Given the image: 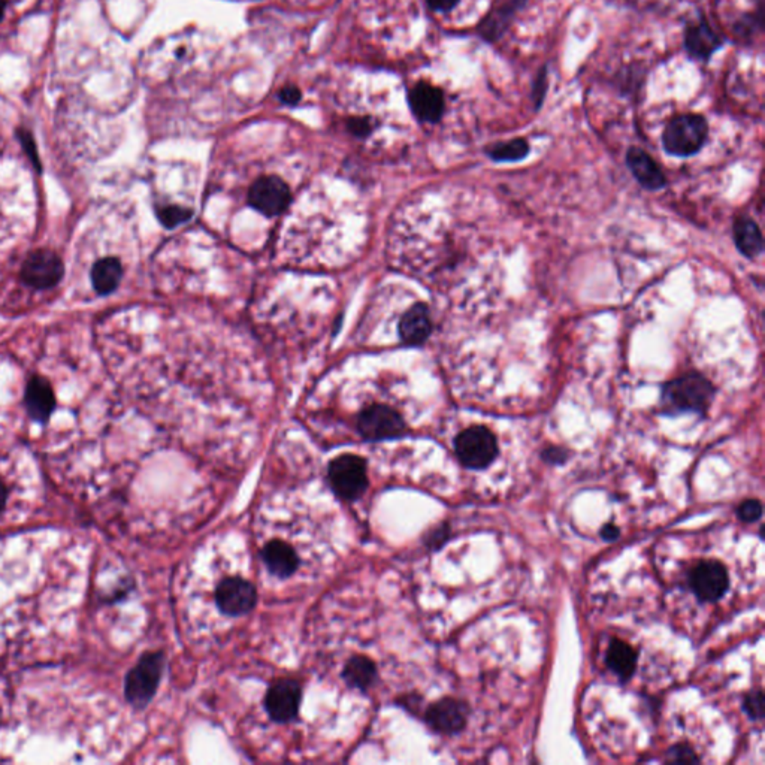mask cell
Returning a JSON list of instances; mask_svg holds the SVG:
<instances>
[{"label": "cell", "instance_id": "obj_1", "mask_svg": "<svg viewBox=\"0 0 765 765\" xmlns=\"http://www.w3.org/2000/svg\"><path fill=\"white\" fill-rule=\"evenodd\" d=\"M716 396V387L700 372H688L662 386L660 407L662 414L697 413L705 415Z\"/></svg>", "mask_w": 765, "mask_h": 765}, {"label": "cell", "instance_id": "obj_2", "mask_svg": "<svg viewBox=\"0 0 765 765\" xmlns=\"http://www.w3.org/2000/svg\"><path fill=\"white\" fill-rule=\"evenodd\" d=\"M167 658L162 651H145L124 678V697L132 707L142 710L158 694Z\"/></svg>", "mask_w": 765, "mask_h": 765}, {"label": "cell", "instance_id": "obj_3", "mask_svg": "<svg viewBox=\"0 0 765 765\" xmlns=\"http://www.w3.org/2000/svg\"><path fill=\"white\" fill-rule=\"evenodd\" d=\"M708 138V123L700 114H682L669 120L662 132V145L669 156L691 158L700 153Z\"/></svg>", "mask_w": 765, "mask_h": 765}, {"label": "cell", "instance_id": "obj_4", "mask_svg": "<svg viewBox=\"0 0 765 765\" xmlns=\"http://www.w3.org/2000/svg\"><path fill=\"white\" fill-rule=\"evenodd\" d=\"M328 481L333 494L342 501H356L369 486L367 460L358 455L338 456L328 467Z\"/></svg>", "mask_w": 765, "mask_h": 765}, {"label": "cell", "instance_id": "obj_5", "mask_svg": "<svg viewBox=\"0 0 765 765\" xmlns=\"http://www.w3.org/2000/svg\"><path fill=\"white\" fill-rule=\"evenodd\" d=\"M455 453L465 469H485L498 456V442L486 426H471L455 438Z\"/></svg>", "mask_w": 765, "mask_h": 765}, {"label": "cell", "instance_id": "obj_6", "mask_svg": "<svg viewBox=\"0 0 765 765\" xmlns=\"http://www.w3.org/2000/svg\"><path fill=\"white\" fill-rule=\"evenodd\" d=\"M22 281L35 290L53 289L65 277V265L53 250L40 249L32 251L23 263L20 272Z\"/></svg>", "mask_w": 765, "mask_h": 765}, {"label": "cell", "instance_id": "obj_7", "mask_svg": "<svg viewBox=\"0 0 765 765\" xmlns=\"http://www.w3.org/2000/svg\"><path fill=\"white\" fill-rule=\"evenodd\" d=\"M358 431L367 442H385L405 435L407 424L394 408L371 405L359 414Z\"/></svg>", "mask_w": 765, "mask_h": 765}, {"label": "cell", "instance_id": "obj_8", "mask_svg": "<svg viewBox=\"0 0 765 765\" xmlns=\"http://www.w3.org/2000/svg\"><path fill=\"white\" fill-rule=\"evenodd\" d=\"M215 604L226 616H244L256 607L258 590L245 578H226L215 589Z\"/></svg>", "mask_w": 765, "mask_h": 765}, {"label": "cell", "instance_id": "obj_9", "mask_svg": "<svg viewBox=\"0 0 765 765\" xmlns=\"http://www.w3.org/2000/svg\"><path fill=\"white\" fill-rule=\"evenodd\" d=\"M301 701V683L294 678H278L268 689L265 708L272 721L277 724H289L296 719Z\"/></svg>", "mask_w": 765, "mask_h": 765}, {"label": "cell", "instance_id": "obj_10", "mask_svg": "<svg viewBox=\"0 0 765 765\" xmlns=\"http://www.w3.org/2000/svg\"><path fill=\"white\" fill-rule=\"evenodd\" d=\"M689 587L701 601L715 603L721 599L730 587L725 565L717 560H703L697 564L689 574Z\"/></svg>", "mask_w": 765, "mask_h": 765}, {"label": "cell", "instance_id": "obj_11", "mask_svg": "<svg viewBox=\"0 0 765 765\" xmlns=\"http://www.w3.org/2000/svg\"><path fill=\"white\" fill-rule=\"evenodd\" d=\"M469 715V708L464 701L442 698L426 708L424 722L438 734L455 735L465 730Z\"/></svg>", "mask_w": 765, "mask_h": 765}, {"label": "cell", "instance_id": "obj_12", "mask_svg": "<svg viewBox=\"0 0 765 765\" xmlns=\"http://www.w3.org/2000/svg\"><path fill=\"white\" fill-rule=\"evenodd\" d=\"M250 205L265 215H278L290 204V188L278 177H262L249 192Z\"/></svg>", "mask_w": 765, "mask_h": 765}, {"label": "cell", "instance_id": "obj_13", "mask_svg": "<svg viewBox=\"0 0 765 765\" xmlns=\"http://www.w3.org/2000/svg\"><path fill=\"white\" fill-rule=\"evenodd\" d=\"M528 5V0H495L489 13L481 18L477 33L487 44H495L507 33L517 14Z\"/></svg>", "mask_w": 765, "mask_h": 765}, {"label": "cell", "instance_id": "obj_14", "mask_svg": "<svg viewBox=\"0 0 765 765\" xmlns=\"http://www.w3.org/2000/svg\"><path fill=\"white\" fill-rule=\"evenodd\" d=\"M725 44V40L713 31L707 18L700 17L688 23L683 33V49L688 56L696 60L708 61Z\"/></svg>", "mask_w": 765, "mask_h": 765}, {"label": "cell", "instance_id": "obj_15", "mask_svg": "<svg viewBox=\"0 0 765 765\" xmlns=\"http://www.w3.org/2000/svg\"><path fill=\"white\" fill-rule=\"evenodd\" d=\"M24 407L33 422L40 424L49 423L54 410L58 407L53 386L42 376H32L24 390Z\"/></svg>", "mask_w": 765, "mask_h": 765}, {"label": "cell", "instance_id": "obj_16", "mask_svg": "<svg viewBox=\"0 0 765 765\" xmlns=\"http://www.w3.org/2000/svg\"><path fill=\"white\" fill-rule=\"evenodd\" d=\"M408 102L412 106L413 114L423 123H438L444 115L446 101L444 93L433 84H415L410 92Z\"/></svg>", "mask_w": 765, "mask_h": 765}, {"label": "cell", "instance_id": "obj_17", "mask_svg": "<svg viewBox=\"0 0 765 765\" xmlns=\"http://www.w3.org/2000/svg\"><path fill=\"white\" fill-rule=\"evenodd\" d=\"M260 558L268 571L278 578H292L301 565L296 551L283 540L268 542L260 551Z\"/></svg>", "mask_w": 765, "mask_h": 765}, {"label": "cell", "instance_id": "obj_18", "mask_svg": "<svg viewBox=\"0 0 765 765\" xmlns=\"http://www.w3.org/2000/svg\"><path fill=\"white\" fill-rule=\"evenodd\" d=\"M626 167L646 190L656 192V190H660L667 186V178H665L662 169L658 167V163L639 147H631L628 150Z\"/></svg>", "mask_w": 765, "mask_h": 765}, {"label": "cell", "instance_id": "obj_19", "mask_svg": "<svg viewBox=\"0 0 765 765\" xmlns=\"http://www.w3.org/2000/svg\"><path fill=\"white\" fill-rule=\"evenodd\" d=\"M433 332V322L428 306L415 304L399 322V335L407 346L419 347L428 342Z\"/></svg>", "mask_w": 765, "mask_h": 765}, {"label": "cell", "instance_id": "obj_20", "mask_svg": "<svg viewBox=\"0 0 765 765\" xmlns=\"http://www.w3.org/2000/svg\"><path fill=\"white\" fill-rule=\"evenodd\" d=\"M342 678L347 683V687L367 692L369 688L376 685L378 669L371 658L363 655L351 656L342 669Z\"/></svg>", "mask_w": 765, "mask_h": 765}, {"label": "cell", "instance_id": "obj_21", "mask_svg": "<svg viewBox=\"0 0 765 765\" xmlns=\"http://www.w3.org/2000/svg\"><path fill=\"white\" fill-rule=\"evenodd\" d=\"M733 232H734L735 245L744 258L752 260L764 251V238L755 220L746 215L737 217Z\"/></svg>", "mask_w": 765, "mask_h": 765}, {"label": "cell", "instance_id": "obj_22", "mask_svg": "<svg viewBox=\"0 0 765 765\" xmlns=\"http://www.w3.org/2000/svg\"><path fill=\"white\" fill-rule=\"evenodd\" d=\"M123 265L117 258L99 259L90 272L93 289L99 296L114 294L122 283Z\"/></svg>", "mask_w": 765, "mask_h": 765}, {"label": "cell", "instance_id": "obj_23", "mask_svg": "<svg viewBox=\"0 0 765 765\" xmlns=\"http://www.w3.org/2000/svg\"><path fill=\"white\" fill-rule=\"evenodd\" d=\"M606 662L617 678L626 682L637 669V651L622 640H612L606 653Z\"/></svg>", "mask_w": 765, "mask_h": 765}, {"label": "cell", "instance_id": "obj_24", "mask_svg": "<svg viewBox=\"0 0 765 765\" xmlns=\"http://www.w3.org/2000/svg\"><path fill=\"white\" fill-rule=\"evenodd\" d=\"M530 142L524 138L496 142L486 149V156L496 163L521 162L530 154Z\"/></svg>", "mask_w": 765, "mask_h": 765}, {"label": "cell", "instance_id": "obj_25", "mask_svg": "<svg viewBox=\"0 0 765 765\" xmlns=\"http://www.w3.org/2000/svg\"><path fill=\"white\" fill-rule=\"evenodd\" d=\"M762 13H764L762 11V2H760V6H758L755 13L744 14L743 17H740L734 23V26H733L734 35L742 41L752 40L753 36L762 32V24H764Z\"/></svg>", "mask_w": 765, "mask_h": 765}, {"label": "cell", "instance_id": "obj_26", "mask_svg": "<svg viewBox=\"0 0 765 765\" xmlns=\"http://www.w3.org/2000/svg\"><path fill=\"white\" fill-rule=\"evenodd\" d=\"M156 214H158V219L160 220V223L165 228L172 229L177 228L178 224L184 223V222H187L192 217V211L183 208V206L165 205L158 206Z\"/></svg>", "mask_w": 765, "mask_h": 765}, {"label": "cell", "instance_id": "obj_27", "mask_svg": "<svg viewBox=\"0 0 765 765\" xmlns=\"http://www.w3.org/2000/svg\"><path fill=\"white\" fill-rule=\"evenodd\" d=\"M549 72H547V65L542 66V69L538 70L535 75V79L533 83V90H531V99L533 102V110L538 111L542 108V102L546 99L547 90H549Z\"/></svg>", "mask_w": 765, "mask_h": 765}, {"label": "cell", "instance_id": "obj_28", "mask_svg": "<svg viewBox=\"0 0 765 765\" xmlns=\"http://www.w3.org/2000/svg\"><path fill=\"white\" fill-rule=\"evenodd\" d=\"M17 135L18 141L22 142L24 153L27 154V158L31 159V162L33 163L36 171H42V163H41L40 154H38V147H36L35 140H33L31 132L20 129Z\"/></svg>", "mask_w": 765, "mask_h": 765}, {"label": "cell", "instance_id": "obj_29", "mask_svg": "<svg viewBox=\"0 0 765 765\" xmlns=\"http://www.w3.org/2000/svg\"><path fill=\"white\" fill-rule=\"evenodd\" d=\"M762 516V504L758 499H746L737 508V517L744 524H753Z\"/></svg>", "mask_w": 765, "mask_h": 765}, {"label": "cell", "instance_id": "obj_30", "mask_svg": "<svg viewBox=\"0 0 765 765\" xmlns=\"http://www.w3.org/2000/svg\"><path fill=\"white\" fill-rule=\"evenodd\" d=\"M667 762H671V764H694V762H700V758L697 757V753L694 752V749L689 748L687 744H678V746H674V748L669 749V753H667Z\"/></svg>", "mask_w": 765, "mask_h": 765}, {"label": "cell", "instance_id": "obj_31", "mask_svg": "<svg viewBox=\"0 0 765 765\" xmlns=\"http://www.w3.org/2000/svg\"><path fill=\"white\" fill-rule=\"evenodd\" d=\"M743 708L751 719L761 721L764 717V696H762V692H751L749 696L744 697Z\"/></svg>", "mask_w": 765, "mask_h": 765}, {"label": "cell", "instance_id": "obj_32", "mask_svg": "<svg viewBox=\"0 0 765 765\" xmlns=\"http://www.w3.org/2000/svg\"><path fill=\"white\" fill-rule=\"evenodd\" d=\"M449 538H451V528L446 524H442L433 531H429L428 535L424 537V544L431 551H438L449 542Z\"/></svg>", "mask_w": 765, "mask_h": 765}, {"label": "cell", "instance_id": "obj_33", "mask_svg": "<svg viewBox=\"0 0 765 765\" xmlns=\"http://www.w3.org/2000/svg\"><path fill=\"white\" fill-rule=\"evenodd\" d=\"M542 458L547 464L562 465L569 460V453L562 447L551 446L542 451Z\"/></svg>", "mask_w": 765, "mask_h": 765}, {"label": "cell", "instance_id": "obj_34", "mask_svg": "<svg viewBox=\"0 0 765 765\" xmlns=\"http://www.w3.org/2000/svg\"><path fill=\"white\" fill-rule=\"evenodd\" d=\"M349 129L354 135L365 136L371 132V124L365 118H354L349 123Z\"/></svg>", "mask_w": 765, "mask_h": 765}, {"label": "cell", "instance_id": "obj_35", "mask_svg": "<svg viewBox=\"0 0 765 765\" xmlns=\"http://www.w3.org/2000/svg\"><path fill=\"white\" fill-rule=\"evenodd\" d=\"M429 6L438 13H451L460 4V0H426Z\"/></svg>", "mask_w": 765, "mask_h": 765}, {"label": "cell", "instance_id": "obj_36", "mask_svg": "<svg viewBox=\"0 0 765 765\" xmlns=\"http://www.w3.org/2000/svg\"><path fill=\"white\" fill-rule=\"evenodd\" d=\"M280 99L287 105H295L301 99V93L296 87H285L280 92Z\"/></svg>", "mask_w": 765, "mask_h": 765}, {"label": "cell", "instance_id": "obj_37", "mask_svg": "<svg viewBox=\"0 0 765 765\" xmlns=\"http://www.w3.org/2000/svg\"><path fill=\"white\" fill-rule=\"evenodd\" d=\"M621 535V531L617 528L616 525H613V524H607V525H604L603 530H601V537L606 542H615Z\"/></svg>", "mask_w": 765, "mask_h": 765}, {"label": "cell", "instance_id": "obj_38", "mask_svg": "<svg viewBox=\"0 0 765 765\" xmlns=\"http://www.w3.org/2000/svg\"><path fill=\"white\" fill-rule=\"evenodd\" d=\"M9 490L8 486L5 485V481L0 477V515L5 512L6 504H8Z\"/></svg>", "mask_w": 765, "mask_h": 765}, {"label": "cell", "instance_id": "obj_39", "mask_svg": "<svg viewBox=\"0 0 765 765\" xmlns=\"http://www.w3.org/2000/svg\"><path fill=\"white\" fill-rule=\"evenodd\" d=\"M5 8H6V0H0V20L4 17Z\"/></svg>", "mask_w": 765, "mask_h": 765}, {"label": "cell", "instance_id": "obj_40", "mask_svg": "<svg viewBox=\"0 0 765 765\" xmlns=\"http://www.w3.org/2000/svg\"><path fill=\"white\" fill-rule=\"evenodd\" d=\"M0 724H2V708H0Z\"/></svg>", "mask_w": 765, "mask_h": 765}]
</instances>
